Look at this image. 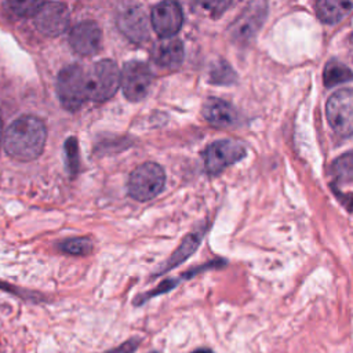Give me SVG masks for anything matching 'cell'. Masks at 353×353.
<instances>
[{
    "label": "cell",
    "instance_id": "obj_6",
    "mask_svg": "<svg viewBox=\"0 0 353 353\" xmlns=\"http://www.w3.org/2000/svg\"><path fill=\"white\" fill-rule=\"evenodd\" d=\"M153 74L150 68L141 61H130L120 73L123 94L130 101H141L149 92Z\"/></svg>",
    "mask_w": 353,
    "mask_h": 353
},
{
    "label": "cell",
    "instance_id": "obj_4",
    "mask_svg": "<svg viewBox=\"0 0 353 353\" xmlns=\"http://www.w3.org/2000/svg\"><path fill=\"white\" fill-rule=\"evenodd\" d=\"M164 183V170L156 163H143L130 174L128 194L138 201H148L163 190Z\"/></svg>",
    "mask_w": 353,
    "mask_h": 353
},
{
    "label": "cell",
    "instance_id": "obj_26",
    "mask_svg": "<svg viewBox=\"0 0 353 353\" xmlns=\"http://www.w3.org/2000/svg\"><path fill=\"white\" fill-rule=\"evenodd\" d=\"M152 353H157V352H152Z\"/></svg>",
    "mask_w": 353,
    "mask_h": 353
},
{
    "label": "cell",
    "instance_id": "obj_21",
    "mask_svg": "<svg viewBox=\"0 0 353 353\" xmlns=\"http://www.w3.org/2000/svg\"><path fill=\"white\" fill-rule=\"evenodd\" d=\"M65 150H66V157H68V168L72 175L77 172L79 168V156H77V142L74 138H69L65 142Z\"/></svg>",
    "mask_w": 353,
    "mask_h": 353
},
{
    "label": "cell",
    "instance_id": "obj_20",
    "mask_svg": "<svg viewBox=\"0 0 353 353\" xmlns=\"http://www.w3.org/2000/svg\"><path fill=\"white\" fill-rule=\"evenodd\" d=\"M199 243H200V237H199V236H196V234L188 236V237L183 240V243L181 244V247L175 251V254L172 255V259H170V262L167 263L168 266H167L165 269L178 265L181 261H185V259L190 255V252L196 250V247L199 245Z\"/></svg>",
    "mask_w": 353,
    "mask_h": 353
},
{
    "label": "cell",
    "instance_id": "obj_10",
    "mask_svg": "<svg viewBox=\"0 0 353 353\" xmlns=\"http://www.w3.org/2000/svg\"><path fill=\"white\" fill-rule=\"evenodd\" d=\"M266 17V3L255 1L247 6L245 10L234 19L230 26V36L237 43L250 41L258 29L262 26Z\"/></svg>",
    "mask_w": 353,
    "mask_h": 353
},
{
    "label": "cell",
    "instance_id": "obj_2",
    "mask_svg": "<svg viewBox=\"0 0 353 353\" xmlns=\"http://www.w3.org/2000/svg\"><path fill=\"white\" fill-rule=\"evenodd\" d=\"M57 95L66 110H79L88 99L85 69L76 63L63 68L57 77Z\"/></svg>",
    "mask_w": 353,
    "mask_h": 353
},
{
    "label": "cell",
    "instance_id": "obj_5",
    "mask_svg": "<svg viewBox=\"0 0 353 353\" xmlns=\"http://www.w3.org/2000/svg\"><path fill=\"white\" fill-rule=\"evenodd\" d=\"M330 125L341 137L353 135V90H339L330 97L325 106Z\"/></svg>",
    "mask_w": 353,
    "mask_h": 353
},
{
    "label": "cell",
    "instance_id": "obj_11",
    "mask_svg": "<svg viewBox=\"0 0 353 353\" xmlns=\"http://www.w3.org/2000/svg\"><path fill=\"white\" fill-rule=\"evenodd\" d=\"M69 43L77 54L92 57L101 50L102 30L94 21H81L70 30Z\"/></svg>",
    "mask_w": 353,
    "mask_h": 353
},
{
    "label": "cell",
    "instance_id": "obj_25",
    "mask_svg": "<svg viewBox=\"0 0 353 353\" xmlns=\"http://www.w3.org/2000/svg\"><path fill=\"white\" fill-rule=\"evenodd\" d=\"M1 138H3V123H1V119H0V142H1Z\"/></svg>",
    "mask_w": 353,
    "mask_h": 353
},
{
    "label": "cell",
    "instance_id": "obj_16",
    "mask_svg": "<svg viewBox=\"0 0 353 353\" xmlns=\"http://www.w3.org/2000/svg\"><path fill=\"white\" fill-rule=\"evenodd\" d=\"M324 84L325 87H334L342 83H346L353 79V72L342 62L332 59L324 68Z\"/></svg>",
    "mask_w": 353,
    "mask_h": 353
},
{
    "label": "cell",
    "instance_id": "obj_3",
    "mask_svg": "<svg viewBox=\"0 0 353 353\" xmlns=\"http://www.w3.org/2000/svg\"><path fill=\"white\" fill-rule=\"evenodd\" d=\"M87 73L88 99L103 102L110 99L120 87V70L114 61L102 59L95 62Z\"/></svg>",
    "mask_w": 353,
    "mask_h": 353
},
{
    "label": "cell",
    "instance_id": "obj_15",
    "mask_svg": "<svg viewBox=\"0 0 353 353\" xmlns=\"http://www.w3.org/2000/svg\"><path fill=\"white\" fill-rule=\"evenodd\" d=\"M353 8L352 1L345 0H321L316 3L317 17L327 23H334L342 19Z\"/></svg>",
    "mask_w": 353,
    "mask_h": 353
},
{
    "label": "cell",
    "instance_id": "obj_8",
    "mask_svg": "<svg viewBox=\"0 0 353 353\" xmlns=\"http://www.w3.org/2000/svg\"><path fill=\"white\" fill-rule=\"evenodd\" d=\"M70 17L68 7L63 3L44 1L39 12L34 15V25L39 32L46 36L54 37L62 34L68 25Z\"/></svg>",
    "mask_w": 353,
    "mask_h": 353
},
{
    "label": "cell",
    "instance_id": "obj_7",
    "mask_svg": "<svg viewBox=\"0 0 353 353\" xmlns=\"http://www.w3.org/2000/svg\"><path fill=\"white\" fill-rule=\"evenodd\" d=\"M245 156L243 143L233 139L215 141L204 152L205 168L210 174H218Z\"/></svg>",
    "mask_w": 353,
    "mask_h": 353
},
{
    "label": "cell",
    "instance_id": "obj_18",
    "mask_svg": "<svg viewBox=\"0 0 353 353\" xmlns=\"http://www.w3.org/2000/svg\"><path fill=\"white\" fill-rule=\"evenodd\" d=\"M59 247L70 255H87L92 251V241L88 237H72L62 241Z\"/></svg>",
    "mask_w": 353,
    "mask_h": 353
},
{
    "label": "cell",
    "instance_id": "obj_13",
    "mask_svg": "<svg viewBox=\"0 0 353 353\" xmlns=\"http://www.w3.org/2000/svg\"><path fill=\"white\" fill-rule=\"evenodd\" d=\"M203 116L211 124L218 127H228L237 123L236 109L226 101L219 98H210L203 105Z\"/></svg>",
    "mask_w": 353,
    "mask_h": 353
},
{
    "label": "cell",
    "instance_id": "obj_12",
    "mask_svg": "<svg viewBox=\"0 0 353 353\" xmlns=\"http://www.w3.org/2000/svg\"><path fill=\"white\" fill-rule=\"evenodd\" d=\"M117 26L134 43H143L149 37V19L139 6H130L119 12Z\"/></svg>",
    "mask_w": 353,
    "mask_h": 353
},
{
    "label": "cell",
    "instance_id": "obj_24",
    "mask_svg": "<svg viewBox=\"0 0 353 353\" xmlns=\"http://www.w3.org/2000/svg\"><path fill=\"white\" fill-rule=\"evenodd\" d=\"M192 353H214L211 349H205V347H203V349H197V350H194V352H192Z\"/></svg>",
    "mask_w": 353,
    "mask_h": 353
},
{
    "label": "cell",
    "instance_id": "obj_22",
    "mask_svg": "<svg viewBox=\"0 0 353 353\" xmlns=\"http://www.w3.org/2000/svg\"><path fill=\"white\" fill-rule=\"evenodd\" d=\"M138 345H139V339L134 338V339H130V341L121 343V345L117 346L116 349L106 352V353H134V352L137 350Z\"/></svg>",
    "mask_w": 353,
    "mask_h": 353
},
{
    "label": "cell",
    "instance_id": "obj_1",
    "mask_svg": "<svg viewBox=\"0 0 353 353\" xmlns=\"http://www.w3.org/2000/svg\"><path fill=\"white\" fill-rule=\"evenodd\" d=\"M47 128L36 116L18 117L7 128L3 137L4 150L8 156L19 161H32L37 159L46 145Z\"/></svg>",
    "mask_w": 353,
    "mask_h": 353
},
{
    "label": "cell",
    "instance_id": "obj_23",
    "mask_svg": "<svg viewBox=\"0 0 353 353\" xmlns=\"http://www.w3.org/2000/svg\"><path fill=\"white\" fill-rule=\"evenodd\" d=\"M200 6L205 10V11H211L212 15L222 12L226 7L230 6V3L228 1H205V3H200Z\"/></svg>",
    "mask_w": 353,
    "mask_h": 353
},
{
    "label": "cell",
    "instance_id": "obj_17",
    "mask_svg": "<svg viewBox=\"0 0 353 353\" xmlns=\"http://www.w3.org/2000/svg\"><path fill=\"white\" fill-rule=\"evenodd\" d=\"M332 174L339 183L353 182V152H347L334 161Z\"/></svg>",
    "mask_w": 353,
    "mask_h": 353
},
{
    "label": "cell",
    "instance_id": "obj_14",
    "mask_svg": "<svg viewBox=\"0 0 353 353\" xmlns=\"http://www.w3.org/2000/svg\"><path fill=\"white\" fill-rule=\"evenodd\" d=\"M153 59L163 68H178L183 61V44L178 39H164L153 48Z\"/></svg>",
    "mask_w": 353,
    "mask_h": 353
},
{
    "label": "cell",
    "instance_id": "obj_9",
    "mask_svg": "<svg viewBox=\"0 0 353 353\" xmlns=\"http://www.w3.org/2000/svg\"><path fill=\"white\" fill-rule=\"evenodd\" d=\"M183 22V12L175 1H161L152 8L150 23L163 39H171L178 33Z\"/></svg>",
    "mask_w": 353,
    "mask_h": 353
},
{
    "label": "cell",
    "instance_id": "obj_19",
    "mask_svg": "<svg viewBox=\"0 0 353 353\" xmlns=\"http://www.w3.org/2000/svg\"><path fill=\"white\" fill-rule=\"evenodd\" d=\"M43 4H44V1H36V0H14V1L7 3L8 8L11 10L12 14H15L18 17H23V18L34 17Z\"/></svg>",
    "mask_w": 353,
    "mask_h": 353
}]
</instances>
